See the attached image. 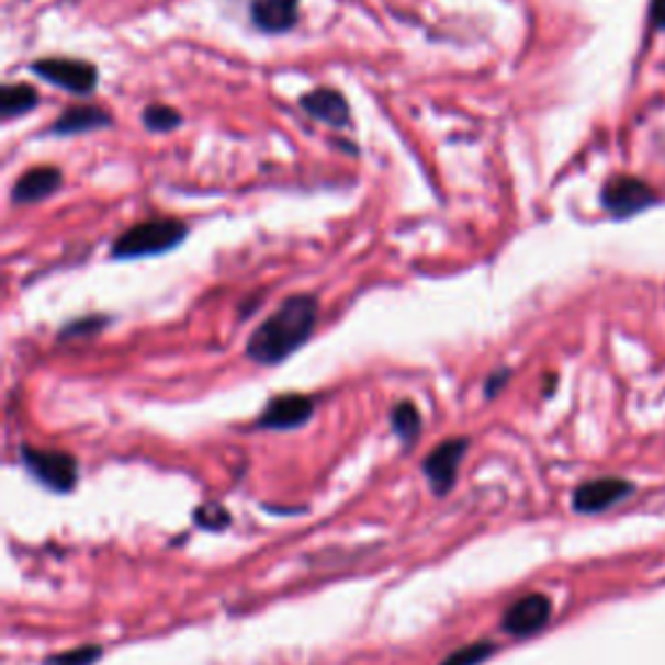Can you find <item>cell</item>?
I'll use <instances>...</instances> for the list:
<instances>
[{"instance_id": "cell-15", "label": "cell", "mask_w": 665, "mask_h": 665, "mask_svg": "<svg viewBox=\"0 0 665 665\" xmlns=\"http://www.w3.org/2000/svg\"><path fill=\"white\" fill-rule=\"evenodd\" d=\"M391 427L395 435L401 437L403 444L412 448L414 442H419L421 437V414L412 401H401L398 406H393L391 412Z\"/></svg>"}, {"instance_id": "cell-18", "label": "cell", "mask_w": 665, "mask_h": 665, "mask_svg": "<svg viewBox=\"0 0 665 665\" xmlns=\"http://www.w3.org/2000/svg\"><path fill=\"white\" fill-rule=\"evenodd\" d=\"M99 657H102V647L81 645V647L66 650V653L49 655L47 661H42V665H94Z\"/></svg>"}, {"instance_id": "cell-8", "label": "cell", "mask_w": 665, "mask_h": 665, "mask_svg": "<svg viewBox=\"0 0 665 665\" xmlns=\"http://www.w3.org/2000/svg\"><path fill=\"white\" fill-rule=\"evenodd\" d=\"M315 414V401L307 398L302 393H284L279 398L268 401L263 414L258 416V429H273V431H286V429H300L302 424H307Z\"/></svg>"}, {"instance_id": "cell-2", "label": "cell", "mask_w": 665, "mask_h": 665, "mask_svg": "<svg viewBox=\"0 0 665 665\" xmlns=\"http://www.w3.org/2000/svg\"><path fill=\"white\" fill-rule=\"evenodd\" d=\"M188 237V224L180 218H148L123 232L112 245V258L136 260L174 250Z\"/></svg>"}, {"instance_id": "cell-3", "label": "cell", "mask_w": 665, "mask_h": 665, "mask_svg": "<svg viewBox=\"0 0 665 665\" xmlns=\"http://www.w3.org/2000/svg\"><path fill=\"white\" fill-rule=\"evenodd\" d=\"M21 463L40 484L53 492H70L79 484V463L74 455L60 450H37L24 444L21 448Z\"/></svg>"}, {"instance_id": "cell-22", "label": "cell", "mask_w": 665, "mask_h": 665, "mask_svg": "<svg viewBox=\"0 0 665 665\" xmlns=\"http://www.w3.org/2000/svg\"><path fill=\"white\" fill-rule=\"evenodd\" d=\"M653 19L657 26H665V0H655L653 3Z\"/></svg>"}, {"instance_id": "cell-21", "label": "cell", "mask_w": 665, "mask_h": 665, "mask_svg": "<svg viewBox=\"0 0 665 665\" xmlns=\"http://www.w3.org/2000/svg\"><path fill=\"white\" fill-rule=\"evenodd\" d=\"M509 380V370H497L492 374L489 380H486V387H484V393H486V398H494V395H497L501 387H505V382Z\"/></svg>"}, {"instance_id": "cell-9", "label": "cell", "mask_w": 665, "mask_h": 665, "mask_svg": "<svg viewBox=\"0 0 665 665\" xmlns=\"http://www.w3.org/2000/svg\"><path fill=\"white\" fill-rule=\"evenodd\" d=\"M600 198H604V206L617 218L640 214L642 208H647L655 201L653 190L642 180H634V177H613Z\"/></svg>"}, {"instance_id": "cell-20", "label": "cell", "mask_w": 665, "mask_h": 665, "mask_svg": "<svg viewBox=\"0 0 665 665\" xmlns=\"http://www.w3.org/2000/svg\"><path fill=\"white\" fill-rule=\"evenodd\" d=\"M108 323L104 317H83V320H74L68 325L66 330H60V338H76V336H89V332H94L102 328V325Z\"/></svg>"}, {"instance_id": "cell-13", "label": "cell", "mask_w": 665, "mask_h": 665, "mask_svg": "<svg viewBox=\"0 0 665 665\" xmlns=\"http://www.w3.org/2000/svg\"><path fill=\"white\" fill-rule=\"evenodd\" d=\"M110 123L112 117L108 112L83 104V108H70L63 112L53 123V127H49V133H53V136H79V133L97 131V127H104Z\"/></svg>"}, {"instance_id": "cell-12", "label": "cell", "mask_w": 665, "mask_h": 665, "mask_svg": "<svg viewBox=\"0 0 665 665\" xmlns=\"http://www.w3.org/2000/svg\"><path fill=\"white\" fill-rule=\"evenodd\" d=\"M60 185H63L60 169L34 167L30 172L19 177L16 185L11 188V198L13 203H40L53 193H58Z\"/></svg>"}, {"instance_id": "cell-17", "label": "cell", "mask_w": 665, "mask_h": 665, "mask_svg": "<svg viewBox=\"0 0 665 665\" xmlns=\"http://www.w3.org/2000/svg\"><path fill=\"white\" fill-rule=\"evenodd\" d=\"M494 653H497V645L489 640L471 642V645L458 647L455 653H450L440 665H481V663L489 661Z\"/></svg>"}, {"instance_id": "cell-1", "label": "cell", "mask_w": 665, "mask_h": 665, "mask_svg": "<svg viewBox=\"0 0 665 665\" xmlns=\"http://www.w3.org/2000/svg\"><path fill=\"white\" fill-rule=\"evenodd\" d=\"M320 304L313 294H294L281 302V307L260 323L247 341V357L260 367L281 364L300 351L315 332Z\"/></svg>"}, {"instance_id": "cell-7", "label": "cell", "mask_w": 665, "mask_h": 665, "mask_svg": "<svg viewBox=\"0 0 665 665\" xmlns=\"http://www.w3.org/2000/svg\"><path fill=\"white\" fill-rule=\"evenodd\" d=\"M632 492L634 486L619 476L593 478L577 486L575 494H572V507L583 515H596L608 507L619 505V501H624Z\"/></svg>"}, {"instance_id": "cell-16", "label": "cell", "mask_w": 665, "mask_h": 665, "mask_svg": "<svg viewBox=\"0 0 665 665\" xmlns=\"http://www.w3.org/2000/svg\"><path fill=\"white\" fill-rule=\"evenodd\" d=\"M140 120H144V125L151 133H169V131H174V127L182 125L180 112H177L174 108H167V104H148V108L144 110V115H140Z\"/></svg>"}, {"instance_id": "cell-6", "label": "cell", "mask_w": 665, "mask_h": 665, "mask_svg": "<svg viewBox=\"0 0 665 665\" xmlns=\"http://www.w3.org/2000/svg\"><path fill=\"white\" fill-rule=\"evenodd\" d=\"M551 613H554L551 600L541 596V593H530V596L512 600L505 608V613H501V632H507L509 636H530L549 624Z\"/></svg>"}, {"instance_id": "cell-10", "label": "cell", "mask_w": 665, "mask_h": 665, "mask_svg": "<svg viewBox=\"0 0 665 665\" xmlns=\"http://www.w3.org/2000/svg\"><path fill=\"white\" fill-rule=\"evenodd\" d=\"M250 16L260 32H292L300 21V0H250Z\"/></svg>"}, {"instance_id": "cell-5", "label": "cell", "mask_w": 665, "mask_h": 665, "mask_svg": "<svg viewBox=\"0 0 665 665\" xmlns=\"http://www.w3.org/2000/svg\"><path fill=\"white\" fill-rule=\"evenodd\" d=\"M32 74H37L40 79L70 91V94L87 97L97 89L99 74L97 68L87 60H74V58H42L32 63Z\"/></svg>"}, {"instance_id": "cell-4", "label": "cell", "mask_w": 665, "mask_h": 665, "mask_svg": "<svg viewBox=\"0 0 665 665\" xmlns=\"http://www.w3.org/2000/svg\"><path fill=\"white\" fill-rule=\"evenodd\" d=\"M469 448H471L469 437H450V440L440 442L427 458H424L421 471L437 497H444V494L455 486L458 471L460 465H463V458L465 452H469Z\"/></svg>"}, {"instance_id": "cell-14", "label": "cell", "mask_w": 665, "mask_h": 665, "mask_svg": "<svg viewBox=\"0 0 665 665\" xmlns=\"http://www.w3.org/2000/svg\"><path fill=\"white\" fill-rule=\"evenodd\" d=\"M40 104V94L26 83H9L0 91V115L5 120H13L19 115H26Z\"/></svg>"}, {"instance_id": "cell-11", "label": "cell", "mask_w": 665, "mask_h": 665, "mask_svg": "<svg viewBox=\"0 0 665 665\" xmlns=\"http://www.w3.org/2000/svg\"><path fill=\"white\" fill-rule=\"evenodd\" d=\"M300 104L309 117L320 120V123L330 127H346L351 123L349 102H346V97L336 89L307 91V94L300 99Z\"/></svg>"}, {"instance_id": "cell-19", "label": "cell", "mask_w": 665, "mask_h": 665, "mask_svg": "<svg viewBox=\"0 0 665 665\" xmlns=\"http://www.w3.org/2000/svg\"><path fill=\"white\" fill-rule=\"evenodd\" d=\"M195 518H198V526L208 528V530H222L232 522L229 512H224L218 505H206L203 509H198Z\"/></svg>"}]
</instances>
